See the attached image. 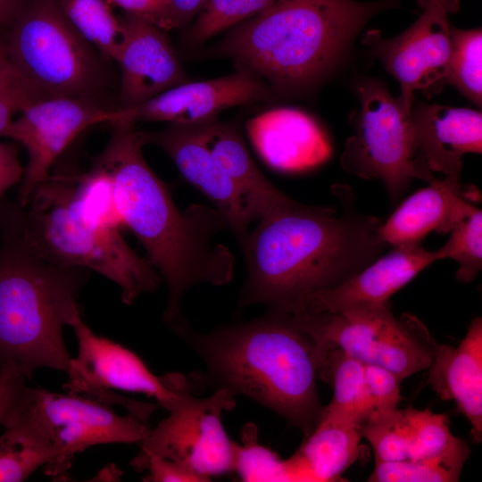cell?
Segmentation results:
<instances>
[{
	"instance_id": "e0dca14e",
	"label": "cell",
	"mask_w": 482,
	"mask_h": 482,
	"mask_svg": "<svg viewBox=\"0 0 482 482\" xmlns=\"http://www.w3.org/2000/svg\"><path fill=\"white\" fill-rule=\"evenodd\" d=\"M342 284L301 299L288 313H337L388 304L389 298L436 261L421 243L394 246Z\"/></svg>"
},
{
	"instance_id": "d6986e66",
	"label": "cell",
	"mask_w": 482,
	"mask_h": 482,
	"mask_svg": "<svg viewBox=\"0 0 482 482\" xmlns=\"http://www.w3.org/2000/svg\"><path fill=\"white\" fill-rule=\"evenodd\" d=\"M245 128L260 157L279 171L312 169L331 154L323 130L310 115L297 109L268 110L250 119Z\"/></svg>"
},
{
	"instance_id": "f546056e",
	"label": "cell",
	"mask_w": 482,
	"mask_h": 482,
	"mask_svg": "<svg viewBox=\"0 0 482 482\" xmlns=\"http://www.w3.org/2000/svg\"><path fill=\"white\" fill-rule=\"evenodd\" d=\"M286 0H207L187 32L190 45H199L219 32Z\"/></svg>"
},
{
	"instance_id": "83f0119b",
	"label": "cell",
	"mask_w": 482,
	"mask_h": 482,
	"mask_svg": "<svg viewBox=\"0 0 482 482\" xmlns=\"http://www.w3.org/2000/svg\"><path fill=\"white\" fill-rule=\"evenodd\" d=\"M451 55L445 83L454 86L464 96L481 107L482 31L481 29H451Z\"/></svg>"
},
{
	"instance_id": "7402d4cb",
	"label": "cell",
	"mask_w": 482,
	"mask_h": 482,
	"mask_svg": "<svg viewBox=\"0 0 482 482\" xmlns=\"http://www.w3.org/2000/svg\"><path fill=\"white\" fill-rule=\"evenodd\" d=\"M428 383L442 400L453 401L477 441L482 436V320L475 318L457 347L435 344Z\"/></svg>"
},
{
	"instance_id": "ffe728a7",
	"label": "cell",
	"mask_w": 482,
	"mask_h": 482,
	"mask_svg": "<svg viewBox=\"0 0 482 482\" xmlns=\"http://www.w3.org/2000/svg\"><path fill=\"white\" fill-rule=\"evenodd\" d=\"M416 147L431 171L460 177L461 157L482 152L480 112L440 104H420L411 110Z\"/></svg>"
},
{
	"instance_id": "5bb4252c",
	"label": "cell",
	"mask_w": 482,
	"mask_h": 482,
	"mask_svg": "<svg viewBox=\"0 0 482 482\" xmlns=\"http://www.w3.org/2000/svg\"><path fill=\"white\" fill-rule=\"evenodd\" d=\"M20 112L4 137L20 143L28 154L18 189V204L26 207L35 190L49 179L52 166L71 143L89 127L115 120L119 109L106 108L89 96H53Z\"/></svg>"
},
{
	"instance_id": "b9f144b4",
	"label": "cell",
	"mask_w": 482,
	"mask_h": 482,
	"mask_svg": "<svg viewBox=\"0 0 482 482\" xmlns=\"http://www.w3.org/2000/svg\"><path fill=\"white\" fill-rule=\"evenodd\" d=\"M20 0H0V28L9 23Z\"/></svg>"
},
{
	"instance_id": "e575fe53",
	"label": "cell",
	"mask_w": 482,
	"mask_h": 482,
	"mask_svg": "<svg viewBox=\"0 0 482 482\" xmlns=\"http://www.w3.org/2000/svg\"><path fill=\"white\" fill-rule=\"evenodd\" d=\"M48 98L31 84L11 60L5 45L0 40V101L21 112L29 105Z\"/></svg>"
},
{
	"instance_id": "d4e9b609",
	"label": "cell",
	"mask_w": 482,
	"mask_h": 482,
	"mask_svg": "<svg viewBox=\"0 0 482 482\" xmlns=\"http://www.w3.org/2000/svg\"><path fill=\"white\" fill-rule=\"evenodd\" d=\"M319 378L332 385L331 402L320 419L362 426L374 411L365 383L364 363L339 348H329Z\"/></svg>"
},
{
	"instance_id": "4dcf8cb0",
	"label": "cell",
	"mask_w": 482,
	"mask_h": 482,
	"mask_svg": "<svg viewBox=\"0 0 482 482\" xmlns=\"http://www.w3.org/2000/svg\"><path fill=\"white\" fill-rule=\"evenodd\" d=\"M242 442L237 445L233 470L242 481H292L288 460L258 442L255 425L243 428Z\"/></svg>"
},
{
	"instance_id": "74e56055",
	"label": "cell",
	"mask_w": 482,
	"mask_h": 482,
	"mask_svg": "<svg viewBox=\"0 0 482 482\" xmlns=\"http://www.w3.org/2000/svg\"><path fill=\"white\" fill-rule=\"evenodd\" d=\"M29 378L11 364L0 366V425L6 426L18 411Z\"/></svg>"
},
{
	"instance_id": "60d3db41",
	"label": "cell",
	"mask_w": 482,
	"mask_h": 482,
	"mask_svg": "<svg viewBox=\"0 0 482 482\" xmlns=\"http://www.w3.org/2000/svg\"><path fill=\"white\" fill-rule=\"evenodd\" d=\"M175 29L181 28L196 16L207 0H170Z\"/></svg>"
},
{
	"instance_id": "7c38bea8",
	"label": "cell",
	"mask_w": 482,
	"mask_h": 482,
	"mask_svg": "<svg viewBox=\"0 0 482 482\" xmlns=\"http://www.w3.org/2000/svg\"><path fill=\"white\" fill-rule=\"evenodd\" d=\"M235 395L222 387L206 398L187 392L169 416L150 429L137 456L170 459L206 481L233 472L237 443L229 437L221 418L235 408Z\"/></svg>"
},
{
	"instance_id": "30bf717a",
	"label": "cell",
	"mask_w": 482,
	"mask_h": 482,
	"mask_svg": "<svg viewBox=\"0 0 482 482\" xmlns=\"http://www.w3.org/2000/svg\"><path fill=\"white\" fill-rule=\"evenodd\" d=\"M325 349L339 348L363 363L382 366L401 379L428 370L435 343L415 316H394L388 304L337 313H292Z\"/></svg>"
},
{
	"instance_id": "9c48e42d",
	"label": "cell",
	"mask_w": 482,
	"mask_h": 482,
	"mask_svg": "<svg viewBox=\"0 0 482 482\" xmlns=\"http://www.w3.org/2000/svg\"><path fill=\"white\" fill-rule=\"evenodd\" d=\"M357 91L361 108L341 166L360 178L380 179L396 203L414 179L430 183L436 179L419 155L411 114L397 97L375 80L362 82Z\"/></svg>"
},
{
	"instance_id": "44dd1931",
	"label": "cell",
	"mask_w": 482,
	"mask_h": 482,
	"mask_svg": "<svg viewBox=\"0 0 482 482\" xmlns=\"http://www.w3.org/2000/svg\"><path fill=\"white\" fill-rule=\"evenodd\" d=\"M478 207L464 194L460 177L434 179L407 197L385 223L378 235L387 245L421 243L428 233H448Z\"/></svg>"
},
{
	"instance_id": "3957f363",
	"label": "cell",
	"mask_w": 482,
	"mask_h": 482,
	"mask_svg": "<svg viewBox=\"0 0 482 482\" xmlns=\"http://www.w3.org/2000/svg\"><path fill=\"white\" fill-rule=\"evenodd\" d=\"M186 335L209 375L285 418L307 436L323 407L317 378L328 351L291 314L270 310L255 320Z\"/></svg>"
},
{
	"instance_id": "f35d334b",
	"label": "cell",
	"mask_w": 482,
	"mask_h": 482,
	"mask_svg": "<svg viewBox=\"0 0 482 482\" xmlns=\"http://www.w3.org/2000/svg\"><path fill=\"white\" fill-rule=\"evenodd\" d=\"M125 13L137 16L167 31L175 29L170 0H107Z\"/></svg>"
},
{
	"instance_id": "1f68e13d",
	"label": "cell",
	"mask_w": 482,
	"mask_h": 482,
	"mask_svg": "<svg viewBox=\"0 0 482 482\" xmlns=\"http://www.w3.org/2000/svg\"><path fill=\"white\" fill-rule=\"evenodd\" d=\"M406 411L410 426L408 460L441 456L466 444L453 435L445 415L434 413L428 409L407 408Z\"/></svg>"
},
{
	"instance_id": "52a82bcc",
	"label": "cell",
	"mask_w": 482,
	"mask_h": 482,
	"mask_svg": "<svg viewBox=\"0 0 482 482\" xmlns=\"http://www.w3.org/2000/svg\"><path fill=\"white\" fill-rule=\"evenodd\" d=\"M51 456L48 476L66 480L74 457L105 444H140L151 428L148 420L77 394H59L28 386L12 420L4 427Z\"/></svg>"
},
{
	"instance_id": "2e32d148",
	"label": "cell",
	"mask_w": 482,
	"mask_h": 482,
	"mask_svg": "<svg viewBox=\"0 0 482 482\" xmlns=\"http://www.w3.org/2000/svg\"><path fill=\"white\" fill-rule=\"evenodd\" d=\"M173 161L182 177L209 198L223 215L241 246L255 223L246 200L212 156L196 124H169L159 131H141Z\"/></svg>"
},
{
	"instance_id": "4316f807",
	"label": "cell",
	"mask_w": 482,
	"mask_h": 482,
	"mask_svg": "<svg viewBox=\"0 0 482 482\" xmlns=\"http://www.w3.org/2000/svg\"><path fill=\"white\" fill-rule=\"evenodd\" d=\"M470 449H458L434 458L378 462L368 481L453 482L458 481Z\"/></svg>"
},
{
	"instance_id": "d590c367",
	"label": "cell",
	"mask_w": 482,
	"mask_h": 482,
	"mask_svg": "<svg viewBox=\"0 0 482 482\" xmlns=\"http://www.w3.org/2000/svg\"><path fill=\"white\" fill-rule=\"evenodd\" d=\"M365 383L373 409L397 407L401 401V378L393 371L372 363H364Z\"/></svg>"
},
{
	"instance_id": "7bdbcfd3",
	"label": "cell",
	"mask_w": 482,
	"mask_h": 482,
	"mask_svg": "<svg viewBox=\"0 0 482 482\" xmlns=\"http://www.w3.org/2000/svg\"><path fill=\"white\" fill-rule=\"evenodd\" d=\"M17 111L7 103L0 101V136L4 137V132L12 121V115Z\"/></svg>"
},
{
	"instance_id": "9a60e30c",
	"label": "cell",
	"mask_w": 482,
	"mask_h": 482,
	"mask_svg": "<svg viewBox=\"0 0 482 482\" xmlns=\"http://www.w3.org/2000/svg\"><path fill=\"white\" fill-rule=\"evenodd\" d=\"M275 96L258 75L237 63L232 74L203 81H186L129 109L119 108L112 122L138 121L194 124L216 118L225 109L263 101Z\"/></svg>"
},
{
	"instance_id": "836d02e7",
	"label": "cell",
	"mask_w": 482,
	"mask_h": 482,
	"mask_svg": "<svg viewBox=\"0 0 482 482\" xmlns=\"http://www.w3.org/2000/svg\"><path fill=\"white\" fill-rule=\"evenodd\" d=\"M51 460L45 451L4 430L0 436V482H20Z\"/></svg>"
},
{
	"instance_id": "8d00e7d4",
	"label": "cell",
	"mask_w": 482,
	"mask_h": 482,
	"mask_svg": "<svg viewBox=\"0 0 482 482\" xmlns=\"http://www.w3.org/2000/svg\"><path fill=\"white\" fill-rule=\"evenodd\" d=\"M130 465L137 471H147V482H204V478L170 459L155 455L136 456Z\"/></svg>"
},
{
	"instance_id": "277c9868",
	"label": "cell",
	"mask_w": 482,
	"mask_h": 482,
	"mask_svg": "<svg viewBox=\"0 0 482 482\" xmlns=\"http://www.w3.org/2000/svg\"><path fill=\"white\" fill-rule=\"evenodd\" d=\"M399 0H286L232 27L216 54L262 78L276 94L317 83L365 24Z\"/></svg>"
},
{
	"instance_id": "8992f818",
	"label": "cell",
	"mask_w": 482,
	"mask_h": 482,
	"mask_svg": "<svg viewBox=\"0 0 482 482\" xmlns=\"http://www.w3.org/2000/svg\"><path fill=\"white\" fill-rule=\"evenodd\" d=\"M12 212L22 237L38 256L60 267L98 272L120 287L127 305L154 292L162 281L120 229L91 225L80 217L70 203L67 177H50L26 207L12 204Z\"/></svg>"
},
{
	"instance_id": "4fadbf2b",
	"label": "cell",
	"mask_w": 482,
	"mask_h": 482,
	"mask_svg": "<svg viewBox=\"0 0 482 482\" xmlns=\"http://www.w3.org/2000/svg\"><path fill=\"white\" fill-rule=\"evenodd\" d=\"M420 17L398 36L386 38L378 29L369 30L362 43L400 85L397 97L411 114L415 91L436 92L444 84L451 55L448 15L459 0H419Z\"/></svg>"
},
{
	"instance_id": "cb8c5ba5",
	"label": "cell",
	"mask_w": 482,
	"mask_h": 482,
	"mask_svg": "<svg viewBox=\"0 0 482 482\" xmlns=\"http://www.w3.org/2000/svg\"><path fill=\"white\" fill-rule=\"evenodd\" d=\"M361 426L320 419L299 450L288 459L294 481H338L358 459Z\"/></svg>"
},
{
	"instance_id": "8fae6325",
	"label": "cell",
	"mask_w": 482,
	"mask_h": 482,
	"mask_svg": "<svg viewBox=\"0 0 482 482\" xmlns=\"http://www.w3.org/2000/svg\"><path fill=\"white\" fill-rule=\"evenodd\" d=\"M78 341V354L66 371L67 393L77 394L112 406L120 404L130 413L146 420L154 404L132 401L113 393L143 394L154 398L166 411L171 410L185 394L192 391L189 379L181 373L154 375L142 359L119 343L96 335L76 314L70 321Z\"/></svg>"
},
{
	"instance_id": "484cf974",
	"label": "cell",
	"mask_w": 482,
	"mask_h": 482,
	"mask_svg": "<svg viewBox=\"0 0 482 482\" xmlns=\"http://www.w3.org/2000/svg\"><path fill=\"white\" fill-rule=\"evenodd\" d=\"M60 7L76 30L102 56L116 61L124 30L107 0H59Z\"/></svg>"
},
{
	"instance_id": "ac0fdd59",
	"label": "cell",
	"mask_w": 482,
	"mask_h": 482,
	"mask_svg": "<svg viewBox=\"0 0 482 482\" xmlns=\"http://www.w3.org/2000/svg\"><path fill=\"white\" fill-rule=\"evenodd\" d=\"M120 21L124 41L115 61L120 69L118 108H133L187 81L165 30L128 13Z\"/></svg>"
},
{
	"instance_id": "6da1fadb",
	"label": "cell",
	"mask_w": 482,
	"mask_h": 482,
	"mask_svg": "<svg viewBox=\"0 0 482 482\" xmlns=\"http://www.w3.org/2000/svg\"><path fill=\"white\" fill-rule=\"evenodd\" d=\"M111 137L93 165L111 178L116 207L143 245L147 259L167 286L162 320L180 332L181 300L193 286L226 285L234 274L235 257L214 237L228 225L215 208L191 204L180 211L165 183L143 155L145 142L133 125L112 122Z\"/></svg>"
},
{
	"instance_id": "5b68a950",
	"label": "cell",
	"mask_w": 482,
	"mask_h": 482,
	"mask_svg": "<svg viewBox=\"0 0 482 482\" xmlns=\"http://www.w3.org/2000/svg\"><path fill=\"white\" fill-rule=\"evenodd\" d=\"M0 366L29 379L40 368L66 372L71 362L63 326L80 313L82 269L52 264L28 245L12 204H0Z\"/></svg>"
},
{
	"instance_id": "603a6c76",
	"label": "cell",
	"mask_w": 482,
	"mask_h": 482,
	"mask_svg": "<svg viewBox=\"0 0 482 482\" xmlns=\"http://www.w3.org/2000/svg\"><path fill=\"white\" fill-rule=\"evenodd\" d=\"M195 124L212 156L245 196L254 222L295 201L261 172L233 125L216 118Z\"/></svg>"
},
{
	"instance_id": "7a4b0ae2",
	"label": "cell",
	"mask_w": 482,
	"mask_h": 482,
	"mask_svg": "<svg viewBox=\"0 0 482 482\" xmlns=\"http://www.w3.org/2000/svg\"><path fill=\"white\" fill-rule=\"evenodd\" d=\"M336 208L297 201L261 218L241 246L247 277L239 305L289 312L305 296L335 287L378 258L382 220L357 212L352 192L335 186Z\"/></svg>"
},
{
	"instance_id": "ba28073f",
	"label": "cell",
	"mask_w": 482,
	"mask_h": 482,
	"mask_svg": "<svg viewBox=\"0 0 482 482\" xmlns=\"http://www.w3.org/2000/svg\"><path fill=\"white\" fill-rule=\"evenodd\" d=\"M3 39L22 75L47 97L89 96L104 82V60L62 12L59 0H20Z\"/></svg>"
},
{
	"instance_id": "ab89813d",
	"label": "cell",
	"mask_w": 482,
	"mask_h": 482,
	"mask_svg": "<svg viewBox=\"0 0 482 482\" xmlns=\"http://www.w3.org/2000/svg\"><path fill=\"white\" fill-rule=\"evenodd\" d=\"M23 172L16 145L0 142V204L5 192L21 183Z\"/></svg>"
},
{
	"instance_id": "f1b7e54d",
	"label": "cell",
	"mask_w": 482,
	"mask_h": 482,
	"mask_svg": "<svg viewBox=\"0 0 482 482\" xmlns=\"http://www.w3.org/2000/svg\"><path fill=\"white\" fill-rule=\"evenodd\" d=\"M361 432L372 446L375 461L409 459L410 426L406 409H376L362 424Z\"/></svg>"
},
{
	"instance_id": "d6a6232c",
	"label": "cell",
	"mask_w": 482,
	"mask_h": 482,
	"mask_svg": "<svg viewBox=\"0 0 482 482\" xmlns=\"http://www.w3.org/2000/svg\"><path fill=\"white\" fill-rule=\"evenodd\" d=\"M448 241L434 251L436 261L450 258L459 263L456 279L474 280L482 268V212L479 208L449 231Z\"/></svg>"
}]
</instances>
